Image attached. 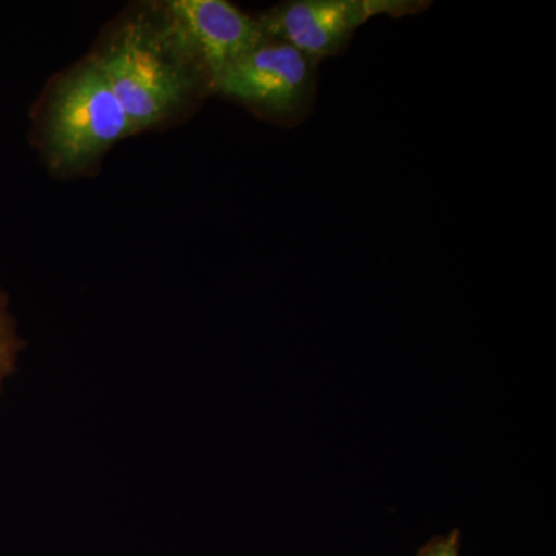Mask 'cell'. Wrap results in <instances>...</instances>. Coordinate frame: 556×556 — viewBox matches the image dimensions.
<instances>
[{"mask_svg": "<svg viewBox=\"0 0 556 556\" xmlns=\"http://www.w3.org/2000/svg\"><path fill=\"white\" fill-rule=\"evenodd\" d=\"M318 64L289 43L266 38L218 79L215 90L292 126L316 105Z\"/></svg>", "mask_w": 556, "mask_h": 556, "instance_id": "cell-1", "label": "cell"}, {"mask_svg": "<svg viewBox=\"0 0 556 556\" xmlns=\"http://www.w3.org/2000/svg\"><path fill=\"white\" fill-rule=\"evenodd\" d=\"M13 353V339H11L10 329L7 328L5 317L0 311V380L3 379L11 367Z\"/></svg>", "mask_w": 556, "mask_h": 556, "instance_id": "cell-7", "label": "cell"}, {"mask_svg": "<svg viewBox=\"0 0 556 556\" xmlns=\"http://www.w3.org/2000/svg\"><path fill=\"white\" fill-rule=\"evenodd\" d=\"M417 556H460V530H452L447 536L431 538Z\"/></svg>", "mask_w": 556, "mask_h": 556, "instance_id": "cell-6", "label": "cell"}, {"mask_svg": "<svg viewBox=\"0 0 556 556\" xmlns=\"http://www.w3.org/2000/svg\"><path fill=\"white\" fill-rule=\"evenodd\" d=\"M167 11L179 49L199 60L214 89L233 64L268 38L258 20L226 0H174Z\"/></svg>", "mask_w": 556, "mask_h": 556, "instance_id": "cell-5", "label": "cell"}, {"mask_svg": "<svg viewBox=\"0 0 556 556\" xmlns=\"http://www.w3.org/2000/svg\"><path fill=\"white\" fill-rule=\"evenodd\" d=\"M430 5L426 0H292L274 7L258 21L268 38L320 62L340 56L372 17L412 16Z\"/></svg>", "mask_w": 556, "mask_h": 556, "instance_id": "cell-3", "label": "cell"}, {"mask_svg": "<svg viewBox=\"0 0 556 556\" xmlns=\"http://www.w3.org/2000/svg\"><path fill=\"white\" fill-rule=\"evenodd\" d=\"M134 130L159 123L185 94L181 70L164 58L141 27H130L97 62Z\"/></svg>", "mask_w": 556, "mask_h": 556, "instance_id": "cell-4", "label": "cell"}, {"mask_svg": "<svg viewBox=\"0 0 556 556\" xmlns=\"http://www.w3.org/2000/svg\"><path fill=\"white\" fill-rule=\"evenodd\" d=\"M131 131L129 116L94 64L65 80L51 104L49 144L62 166L87 163Z\"/></svg>", "mask_w": 556, "mask_h": 556, "instance_id": "cell-2", "label": "cell"}]
</instances>
